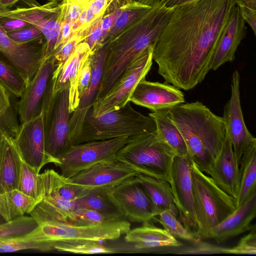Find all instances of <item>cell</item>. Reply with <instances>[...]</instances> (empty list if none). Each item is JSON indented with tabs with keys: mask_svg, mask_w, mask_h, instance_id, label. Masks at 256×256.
Segmentation results:
<instances>
[{
	"mask_svg": "<svg viewBox=\"0 0 256 256\" xmlns=\"http://www.w3.org/2000/svg\"><path fill=\"white\" fill-rule=\"evenodd\" d=\"M98 18L88 7L82 12L72 25V36L90 27Z\"/></svg>",
	"mask_w": 256,
	"mask_h": 256,
	"instance_id": "cell-47",
	"label": "cell"
},
{
	"mask_svg": "<svg viewBox=\"0 0 256 256\" xmlns=\"http://www.w3.org/2000/svg\"><path fill=\"white\" fill-rule=\"evenodd\" d=\"M24 250H34L46 252V248L44 244L26 240L21 236H0V252H10Z\"/></svg>",
	"mask_w": 256,
	"mask_h": 256,
	"instance_id": "cell-39",
	"label": "cell"
},
{
	"mask_svg": "<svg viewBox=\"0 0 256 256\" xmlns=\"http://www.w3.org/2000/svg\"><path fill=\"white\" fill-rule=\"evenodd\" d=\"M92 54L86 42L80 43L60 70L57 72H53L49 83L52 93L54 94L69 87V94H71L80 68Z\"/></svg>",
	"mask_w": 256,
	"mask_h": 256,
	"instance_id": "cell-24",
	"label": "cell"
},
{
	"mask_svg": "<svg viewBox=\"0 0 256 256\" xmlns=\"http://www.w3.org/2000/svg\"><path fill=\"white\" fill-rule=\"evenodd\" d=\"M42 186L54 191L66 200L75 201L86 194L88 189L72 182L52 169L46 170L39 174Z\"/></svg>",
	"mask_w": 256,
	"mask_h": 256,
	"instance_id": "cell-32",
	"label": "cell"
},
{
	"mask_svg": "<svg viewBox=\"0 0 256 256\" xmlns=\"http://www.w3.org/2000/svg\"><path fill=\"white\" fill-rule=\"evenodd\" d=\"M92 54L80 68L72 92L68 94V108L72 114L77 108L90 84L92 69Z\"/></svg>",
	"mask_w": 256,
	"mask_h": 256,
	"instance_id": "cell-36",
	"label": "cell"
},
{
	"mask_svg": "<svg viewBox=\"0 0 256 256\" xmlns=\"http://www.w3.org/2000/svg\"><path fill=\"white\" fill-rule=\"evenodd\" d=\"M54 56L46 58L17 102L19 120L23 124L42 114L44 94L55 68Z\"/></svg>",
	"mask_w": 256,
	"mask_h": 256,
	"instance_id": "cell-16",
	"label": "cell"
},
{
	"mask_svg": "<svg viewBox=\"0 0 256 256\" xmlns=\"http://www.w3.org/2000/svg\"><path fill=\"white\" fill-rule=\"evenodd\" d=\"M154 47L149 46L137 55L128 64L107 94L94 102L90 108L94 116L118 110L130 102V98L136 86L146 78L151 68Z\"/></svg>",
	"mask_w": 256,
	"mask_h": 256,
	"instance_id": "cell-9",
	"label": "cell"
},
{
	"mask_svg": "<svg viewBox=\"0 0 256 256\" xmlns=\"http://www.w3.org/2000/svg\"><path fill=\"white\" fill-rule=\"evenodd\" d=\"M0 81L16 98L22 96L26 86L20 73L2 58H0Z\"/></svg>",
	"mask_w": 256,
	"mask_h": 256,
	"instance_id": "cell-37",
	"label": "cell"
},
{
	"mask_svg": "<svg viewBox=\"0 0 256 256\" xmlns=\"http://www.w3.org/2000/svg\"><path fill=\"white\" fill-rule=\"evenodd\" d=\"M13 140L22 158L37 174L48 164L52 163L56 166L59 163L45 150L42 112L21 124Z\"/></svg>",
	"mask_w": 256,
	"mask_h": 256,
	"instance_id": "cell-15",
	"label": "cell"
},
{
	"mask_svg": "<svg viewBox=\"0 0 256 256\" xmlns=\"http://www.w3.org/2000/svg\"><path fill=\"white\" fill-rule=\"evenodd\" d=\"M236 6V0H194L174 8L153 50L166 82L188 90L204 79Z\"/></svg>",
	"mask_w": 256,
	"mask_h": 256,
	"instance_id": "cell-1",
	"label": "cell"
},
{
	"mask_svg": "<svg viewBox=\"0 0 256 256\" xmlns=\"http://www.w3.org/2000/svg\"><path fill=\"white\" fill-rule=\"evenodd\" d=\"M256 225L250 232L242 237L236 245L228 248L229 254H256Z\"/></svg>",
	"mask_w": 256,
	"mask_h": 256,
	"instance_id": "cell-41",
	"label": "cell"
},
{
	"mask_svg": "<svg viewBox=\"0 0 256 256\" xmlns=\"http://www.w3.org/2000/svg\"><path fill=\"white\" fill-rule=\"evenodd\" d=\"M176 156L156 132L130 136L116 160L138 173L171 182Z\"/></svg>",
	"mask_w": 256,
	"mask_h": 256,
	"instance_id": "cell-6",
	"label": "cell"
},
{
	"mask_svg": "<svg viewBox=\"0 0 256 256\" xmlns=\"http://www.w3.org/2000/svg\"><path fill=\"white\" fill-rule=\"evenodd\" d=\"M18 189L17 170L10 143L4 136L0 140V194Z\"/></svg>",
	"mask_w": 256,
	"mask_h": 256,
	"instance_id": "cell-33",
	"label": "cell"
},
{
	"mask_svg": "<svg viewBox=\"0 0 256 256\" xmlns=\"http://www.w3.org/2000/svg\"><path fill=\"white\" fill-rule=\"evenodd\" d=\"M168 110L184 140L188 156L208 176L226 137L223 118L198 101L178 104Z\"/></svg>",
	"mask_w": 256,
	"mask_h": 256,
	"instance_id": "cell-3",
	"label": "cell"
},
{
	"mask_svg": "<svg viewBox=\"0 0 256 256\" xmlns=\"http://www.w3.org/2000/svg\"><path fill=\"white\" fill-rule=\"evenodd\" d=\"M129 138L124 136L72 146L56 166L62 176L70 178L96 164L116 160V153L127 143Z\"/></svg>",
	"mask_w": 256,
	"mask_h": 256,
	"instance_id": "cell-10",
	"label": "cell"
},
{
	"mask_svg": "<svg viewBox=\"0 0 256 256\" xmlns=\"http://www.w3.org/2000/svg\"><path fill=\"white\" fill-rule=\"evenodd\" d=\"M30 24H31L20 19L6 16L0 17V25L6 33L18 30Z\"/></svg>",
	"mask_w": 256,
	"mask_h": 256,
	"instance_id": "cell-48",
	"label": "cell"
},
{
	"mask_svg": "<svg viewBox=\"0 0 256 256\" xmlns=\"http://www.w3.org/2000/svg\"><path fill=\"white\" fill-rule=\"evenodd\" d=\"M54 250L76 254H112L114 250L102 244L100 242L88 241L55 246Z\"/></svg>",
	"mask_w": 256,
	"mask_h": 256,
	"instance_id": "cell-38",
	"label": "cell"
},
{
	"mask_svg": "<svg viewBox=\"0 0 256 256\" xmlns=\"http://www.w3.org/2000/svg\"><path fill=\"white\" fill-rule=\"evenodd\" d=\"M222 118L226 135L240 166L244 152L256 146V138L250 132L244 120L240 100V76L237 70L232 74L230 98L224 106Z\"/></svg>",
	"mask_w": 256,
	"mask_h": 256,
	"instance_id": "cell-13",
	"label": "cell"
},
{
	"mask_svg": "<svg viewBox=\"0 0 256 256\" xmlns=\"http://www.w3.org/2000/svg\"><path fill=\"white\" fill-rule=\"evenodd\" d=\"M242 17L256 35V0H236Z\"/></svg>",
	"mask_w": 256,
	"mask_h": 256,
	"instance_id": "cell-44",
	"label": "cell"
},
{
	"mask_svg": "<svg viewBox=\"0 0 256 256\" xmlns=\"http://www.w3.org/2000/svg\"><path fill=\"white\" fill-rule=\"evenodd\" d=\"M136 177L146 191L158 214L166 210H177L168 182L140 173H138Z\"/></svg>",
	"mask_w": 256,
	"mask_h": 256,
	"instance_id": "cell-29",
	"label": "cell"
},
{
	"mask_svg": "<svg viewBox=\"0 0 256 256\" xmlns=\"http://www.w3.org/2000/svg\"><path fill=\"white\" fill-rule=\"evenodd\" d=\"M122 7L110 14H105L102 16L101 24L102 29V46L106 34L112 27L117 18L120 14Z\"/></svg>",
	"mask_w": 256,
	"mask_h": 256,
	"instance_id": "cell-49",
	"label": "cell"
},
{
	"mask_svg": "<svg viewBox=\"0 0 256 256\" xmlns=\"http://www.w3.org/2000/svg\"><path fill=\"white\" fill-rule=\"evenodd\" d=\"M60 5V2L50 1L42 6L5 10H0V17L20 19L36 26L41 30L50 16Z\"/></svg>",
	"mask_w": 256,
	"mask_h": 256,
	"instance_id": "cell-31",
	"label": "cell"
},
{
	"mask_svg": "<svg viewBox=\"0 0 256 256\" xmlns=\"http://www.w3.org/2000/svg\"><path fill=\"white\" fill-rule=\"evenodd\" d=\"M124 240L140 252L171 251L183 245L164 229L155 226L150 220L130 229L126 234Z\"/></svg>",
	"mask_w": 256,
	"mask_h": 256,
	"instance_id": "cell-20",
	"label": "cell"
},
{
	"mask_svg": "<svg viewBox=\"0 0 256 256\" xmlns=\"http://www.w3.org/2000/svg\"><path fill=\"white\" fill-rule=\"evenodd\" d=\"M170 184L179 220L184 228L200 241L188 156L186 158H174Z\"/></svg>",
	"mask_w": 256,
	"mask_h": 256,
	"instance_id": "cell-12",
	"label": "cell"
},
{
	"mask_svg": "<svg viewBox=\"0 0 256 256\" xmlns=\"http://www.w3.org/2000/svg\"><path fill=\"white\" fill-rule=\"evenodd\" d=\"M6 138L10 143L14 158L18 174V189L24 194L41 202L43 195L40 174H37L24 160L13 139Z\"/></svg>",
	"mask_w": 256,
	"mask_h": 256,
	"instance_id": "cell-27",
	"label": "cell"
},
{
	"mask_svg": "<svg viewBox=\"0 0 256 256\" xmlns=\"http://www.w3.org/2000/svg\"><path fill=\"white\" fill-rule=\"evenodd\" d=\"M148 116L155 123L156 134L170 146L176 156L186 158V143L180 132L170 118L168 108L152 112Z\"/></svg>",
	"mask_w": 256,
	"mask_h": 256,
	"instance_id": "cell-26",
	"label": "cell"
},
{
	"mask_svg": "<svg viewBox=\"0 0 256 256\" xmlns=\"http://www.w3.org/2000/svg\"><path fill=\"white\" fill-rule=\"evenodd\" d=\"M141 3H142L144 4H148L149 6H152L154 3L157 2L158 0H136Z\"/></svg>",
	"mask_w": 256,
	"mask_h": 256,
	"instance_id": "cell-53",
	"label": "cell"
},
{
	"mask_svg": "<svg viewBox=\"0 0 256 256\" xmlns=\"http://www.w3.org/2000/svg\"><path fill=\"white\" fill-rule=\"evenodd\" d=\"M126 218L132 222L151 220L158 214L146 191L136 176L110 190Z\"/></svg>",
	"mask_w": 256,
	"mask_h": 256,
	"instance_id": "cell-14",
	"label": "cell"
},
{
	"mask_svg": "<svg viewBox=\"0 0 256 256\" xmlns=\"http://www.w3.org/2000/svg\"><path fill=\"white\" fill-rule=\"evenodd\" d=\"M111 190H88L75 200L76 210L87 208L118 219H126L120 206L110 194Z\"/></svg>",
	"mask_w": 256,
	"mask_h": 256,
	"instance_id": "cell-25",
	"label": "cell"
},
{
	"mask_svg": "<svg viewBox=\"0 0 256 256\" xmlns=\"http://www.w3.org/2000/svg\"><path fill=\"white\" fill-rule=\"evenodd\" d=\"M108 0H92L88 8L98 17L104 15L108 7Z\"/></svg>",
	"mask_w": 256,
	"mask_h": 256,
	"instance_id": "cell-50",
	"label": "cell"
},
{
	"mask_svg": "<svg viewBox=\"0 0 256 256\" xmlns=\"http://www.w3.org/2000/svg\"><path fill=\"white\" fill-rule=\"evenodd\" d=\"M88 28L74 34L54 56L55 68L54 72H59L74 52L80 43L84 42L88 35Z\"/></svg>",
	"mask_w": 256,
	"mask_h": 256,
	"instance_id": "cell-40",
	"label": "cell"
},
{
	"mask_svg": "<svg viewBox=\"0 0 256 256\" xmlns=\"http://www.w3.org/2000/svg\"><path fill=\"white\" fill-rule=\"evenodd\" d=\"M102 16L98 18L88 28V35L84 40L88 44L92 53L102 46V29L101 26Z\"/></svg>",
	"mask_w": 256,
	"mask_h": 256,
	"instance_id": "cell-45",
	"label": "cell"
},
{
	"mask_svg": "<svg viewBox=\"0 0 256 256\" xmlns=\"http://www.w3.org/2000/svg\"><path fill=\"white\" fill-rule=\"evenodd\" d=\"M190 166L200 240L208 238L210 230L235 211L236 200L190 158Z\"/></svg>",
	"mask_w": 256,
	"mask_h": 256,
	"instance_id": "cell-7",
	"label": "cell"
},
{
	"mask_svg": "<svg viewBox=\"0 0 256 256\" xmlns=\"http://www.w3.org/2000/svg\"><path fill=\"white\" fill-rule=\"evenodd\" d=\"M152 6L134 0L122 7L120 14L112 27L108 32L102 43L107 44L112 38L132 26L144 16Z\"/></svg>",
	"mask_w": 256,
	"mask_h": 256,
	"instance_id": "cell-34",
	"label": "cell"
},
{
	"mask_svg": "<svg viewBox=\"0 0 256 256\" xmlns=\"http://www.w3.org/2000/svg\"><path fill=\"white\" fill-rule=\"evenodd\" d=\"M18 188L0 194V214L6 222L30 214L40 203Z\"/></svg>",
	"mask_w": 256,
	"mask_h": 256,
	"instance_id": "cell-28",
	"label": "cell"
},
{
	"mask_svg": "<svg viewBox=\"0 0 256 256\" xmlns=\"http://www.w3.org/2000/svg\"><path fill=\"white\" fill-rule=\"evenodd\" d=\"M194 0H158L162 4L168 8H174Z\"/></svg>",
	"mask_w": 256,
	"mask_h": 256,
	"instance_id": "cell-51",
	"label": "cell"
},
{
	"mask_svg": "<svg viewBox=\"0 0 256 256\" xmlns=\"http://www.w3.org/2000/svg\"><path fill=\"white\" fill-rule=\"evenodd\" d=\"M63 1L66 4L64 18L73 25L82 12L88 7L92 0H63Z\"/></svg>",
	"mask_w": 256,
	"mask_h": 256,
	"instance_id": "cell-43",
	"label": "cell"
},
{
	"mask_svg": "<svg viewBox=\"0 0 256 256\" xmlns=\"http://www.w3.org/2000/svg\"><path fill=\"white\" fill-rule=\"evenodd\" d=\"M138 172L116 160L101 162L80 172L70 178L76 184L90 190H112Z\"/></svg>",
	"mask_w": 256,
	"mask_h": 256,
	"instance_id": "cell-17",
	"label": "cell"
},
{
	"mask_svg": "<svg viewBox=\"0 0 256 256\" xmlns=\"http://www.w3.org/2000/svg\"><path fill=\"white\" fill-rule=\"evenodd\" d=\"M246 22L236 5L231 18L216 44L210 65V70H216L227 62L235 59L238 46L246 33Z\"/></svg>",
	"mask_w": 256,
	"mask_h": 256,
	"instance_id": "cell-19",
	"label": "cell"
},
{
	"mask_svg": "<svg viewBox=\"0 0 256 256\" xmlns=\"http://www.w3.org/2000/svg\"><path fill=\"white\" fill-rule=\"evenodd\" d=\"M156 132V124L152 118L134 110L130 102L118 110L96 116L92 114L90 108L84 117L80 132L72 146Z\"/></svg>",
	"mask_w": 256,
	"mask_h": 256,
	"instance_id": "cell-5",
	"label": "cell"
},
{
	"mask_svg": "<svg viewBox=\"0 0 256 256\" xmlns=\"http://www.w3.org/2000/svg\"><path fill=\"white\" fill-rule=\"evenodd\" d=\"M174 8L156 2L144 16L106 44L102 77L96 100L107 94L137 55L148 46H155Z\"/></svg>",
	"mask_w": 256,
	"mask_h": 256,
	"instance_id": "cell-2",
	"label": "cell"
},
{
	"mask_svg": "<svg viewBox=\"0 0 256 256\" xmlns=\"http://www.w3.org/2000/svg\"><path fill=\"white\" fill-rule=\"evenodd\" d=\"M20 0H0V10L10 9Z\"/></svg>",
	"mask_w": 256,
	"mask_h": 256,
	"instance_id": "cell-52",
	"label": "cell"
},
{
	"mask_svg": "<svg viewBox=\"0 0 256 256\" xmlns=\"http://www.w3.org/2000/svg\"><path fill=\"white\" fill-rule=\"evenodd\" d=\"M36 226L21 236L24 238L44 244L46 252L55 246L88 241L114 240L130 229L126 219L103 224L78 226L63 220L42 202L30 213Z\"/></svg>",
	"mask_w": 256,
	"mask_h": 256,
	"instance_id": "cell-4",
	"label": "cell"
},
{
	"mask_svg": "<svg viewBox=\"0 0 256 256\" xmlns=\"http://www.w3.org/2000/svg\"><path fill=\"white\" fill-rule=\"evenodd\" d=\"M6 34L10 39L18 42L45 38L40 29L33 24H30L18 30L8 32Z\"/></svg>",
	"mask_w": 256,
	"mask_h": 256,
	"instance_id": "cell-42",
	"label": "cell"
},
{
	"mask_svg": "<svg viewBox=\"0 0 256 256\" xmlns=\"http://www.w3.org/2000/svg\"><path fill=\"white\" fill-rule=\"evenodd\" d=\"M106 45H103L92 54V69L89 85L76 109L71 114L70 130L71 144L78 136L84 117L96 99L106 56Z\"/></svg>",
	"mask_w": 256,
	"mask_h": 256,
	"instance_id": "cell-21",
	"label": "cell"
},
{
	"mask_svg": "<svg viewBox=\"0 0 256 256\" xmlns=\"http://www.w3.org/2000/svg\"><path fill=\"white\" fill-rule=\"evenodd\" d=\"M130 102L154 112L184 103L185 100L183 92L173 85L144 78L133 90Z\"/></svg>",
	"mask_w": 256,
	"mask_h": 256,
	"instance_id": "cell-18",
	"label": "cell"
},
{
	"mask_svg": "<svg viewBox=\"0 0 256 256\" xmlns=\"http://www.w3.org/2000/svg\"><path fill=\"white\" fill-rule=\"evenodd\" d=\"M256 216V192L235 211L210 232L208 238L218 244L250 230L251 222Z\"/></svg>",
	"mask_w": 256,
	"mask_h": 256,
	"instance_id": "cell-22",
	"label": "cell"
},
{
	"mask_svg": "<svg viewBox=\"0 0 256 256\" xmlns=\"http://www.w3.org/2000/svg\"><path fill=\"white\" fill-rule=\"evenodd\" d=\"M239 168L240 189L236 200V208L256 192V146L244 152Z\"/></svg>",
	"mask_w": 256,
	"mask_h": 256,
	"instance_id": "cell-30",
	"label": "cell"
},
{
	"mask_svg": "<svg viewBox=\"0 0 256 256\" xmlns=\"http://www.w3.org/2000/svg\"><path fill=\"white\" fill-rule=\"evenodd\" d=\"M45 38L25 42L10 39L0 25V54L21 75L26 86L46 58Z\"/></svg>",
	"mask_w": 256,
	"mask_h": 256,
	"instance_id": "cell-11",
	"label": "cell"
},
{
	"mask_svg": "<svg viewBox=\"0 0 256 256\" xmlns=\"http://www.w3.org/2000/svg\"><path fill=\"white\" fill-rule=\"evenodd\" d=\"M16 98L0 81V121L16 102ZM4 136L0 131V140Z\"/></svg>",
	"mask_w": 256,
	"mask_h": 256,
	"instance_id": "cell-46",
	"label": "cell"
},
{
	"mask_svg": "<svg viewBox=\"0 0 256 256\" xmlns=\"http://www.w3.org/2000/svg\"><path fill=\"white\" fill-rule=\"evenodd\" d=\"M49 1H56V2H62L63 0H48Z\"/></svg>",
	"mask_w": 256,
	"mask_h": 256,
	"instance_id": "cell-54",
	"label": "cell"
},
{
	"mask_svg": "<svg viewBox=\"0 0 256 256\" xmlns=\"http://www.w3.org/2000/svg\"><path fill=\"white\" fill-rule=\"evenodd\" d=\"M152 219L156 220L162 226L164 229L176 239L194 242H200L180 222L176 210H164L154 217Z\"/></svg>",
	"mask_w": 256,
	"mask_h": 256,
	"instance_id": "cell-35",
	"label": "cell"
},
{
	"mask_svg": "<svg viewBox=\"0 0 256 256\" xmlns=\"http://www.w3.org/2000/svg\"><path fill=\"white\" fill-rule=\"evenodd\" d=\"M232 144L226 135L221 152L212 164L208 176L225 192L236 200L240 189V168Z\"/></svg>",
	"mask_w": 256,
	"mask_h": 256,
	"instance_id": "cell-23",
	"label": "cell"
},
{
	"mask_svg": "<svg viewBox=\"0 0 256 256\" xmlns=\"http://www.w3.org/2000/svg\"><path fill=\"white\" fill-rule=\"evenodd\" d=\"M68 94V87L52 94L48 84L42 105L45 150L59 162L60 159L72 146Z\"/></svg>",
	"mask_w": 256,
	"mask_h": 256,
	"instance_id": "cell-8",
	"label": "cell"
}]
</instances>
